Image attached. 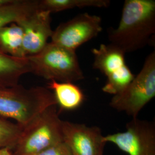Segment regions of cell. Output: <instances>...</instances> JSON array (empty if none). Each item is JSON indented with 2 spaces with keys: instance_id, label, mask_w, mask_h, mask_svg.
I'll list each match as a JSON object with an SVG mask.
<instances>
[{
  "instance_id": "cell-1",
  "label": "cell",
  "mask_w": 155,
  "mask_h": 155,
  "mask_svg": "<svg viewBox=\"0 0 155 155\" xmlns=\"http://www.w3.org/2000/svg\"><path fill=\"white\" fill-rule=\"evenodd\" d=\"M155 34V0H126L119 24L109 30L108 39L126 54L150 45Z\"/></svg>"
},
{
  "instance_id": "cell-2",
  "label": "cell",
  "mask_w": 155,
  "mask_h": 155,
  "mask_svg": "<svg viewBox=\"0 0 155 155\" xmlns=\"http://www.w3.org/2000/svg\"><path fill=\"white\" fill-rule=\"evenodd\" d=\"M57 105L53 93L43 86L27 88L21 84L0 88V115L23 128L41 113Z\"/></svg>"
},
{
  "instance_id": "cell-3",
  "label": "cell",
  "mask_w": 155,
  "mask_h": 155,
  "mask_svg": "<svg viewBox=\"0 0 155 155\" xmlns=\"http://www.w3.org/2000/svg\"><path fill=\"white\" fill-rule=\"evenodd\" d=\"M27 57L30 73L48 82L74 83L84 78L76 51L50 42L39 53Z\"/></svg>"
},
{
  "instance_id": "cell-4",
  "label": "cell",
  "mask_w": 155,
  "mask_h": 155,
  "mask_svg": "<svg viewBox=\"0 0 155 155\" xmlns=\"http://www.w3.org/2000/svg\"><path fill=\"white\" fill-rule=\"evenodd\" d=\"M59 113L56 105L50 106L23 127L13 155H36L63 142V120Z\"/></svg>"
},
{
  "instance_id": "cell-5",
  "label": "cell",
  "mask_w": 155,
  "mask_h": 155,
  "mask_svg": "<svg viewBox=\"0 0 155 155\" xmlns=\"http://www.w3.org/2000/svg\"><path fill=\"white\" fill-rule=\"evenodd\" d=\"M155 96V52L148 56L139 74L122 92L113 95L109 105L132 118Z\"/></svg>"
},
{
  "instance_id": "cell-6",
  "label": "cell",
  "mask_w": 155,
  "mask_h": 155,
  "mask_svg": "<svg viewBox=\"0 0 155 155\" xmlns=\"http://www.w3.org/2000/svg\"><path fill=\"white\" fill-rule=\"evenodd\" d=\"M91 52L94 56L93 68L107 79L102 91L113 95L122 92L135 76L126 64L125 54L111 44H101Z\"/></svg>"
},
{
  "instance_id": "cell-7",
  "label": "cell",
  "mask_w": 155,
  "mask_h": 155,
  "mask_svg": "<svg viewBox=\"0 0 155 155\" xmlns=\"http://www.w3.org/2000/svg\"><path fill=\"white\" fill-rule=\"evenodd\" d=\"M106 143L114 144L129 155H155V124L153 121L132 120L126 130L104 136Z\"/></svg>"
},
{
  "instance_id": "cell-8",
  "label": "cell",
  "mask_w": 155,
  "mask_h": 155,
  "mask_svg": "<svg viewBox=\"0 0 155 155\" xmlns=\"http://www.w3.org/2000/svg\"><path fill=\"white\" fill-rule=\"evenodd\" d=\"M101 17L84 13L61 24L54 31L51 43L76 51L102 31Z\"/></svg>"
},
{
  "instance_id": "cell-9",
  "label": "cell",
  "mask_w": 155,
  "mask_h": 155,
  "mask_svg": "<svg viewBox=\"0 0 155 155\" xmlns=\"http://www.w3.org/2000/svg\"><path fill=\"white\" fill-rule=\"evenodd\" d=\"M62 130L71 155H104L106 143L100 127L62 121Z\"/></svg>"
},
{
  "instance_id": "cell-10",
  "label": "cell",
  "mask_w": 155,
  "mask_h": 155,
  "mask_svg": "<svg viewBox=\"0 0 155 155\" xmlns=\"http://www.w3.org/2000/svg\"><path fill=\"white\" fill-rule=\"evenodd\" d=\"M49 12L38 9L16 24L23 31V50L25 56L35 55L48 43L54 31Z\"/></svg>"
},
{
  "instance_id": "cell-11",
  "label": "cell",
  "mask_w": 155,
  "mask_h": 155,
  "mask_svg": "<svg viewBox=\"0 0 155 155\" xmlns=\"http://www.w3.org/2000/svg\"><path fill=\"white\" fill-rule=\"evenodd\" d=\"M30 72L27 56H12L0 48V88L16 86L19 84L20 78Z\"/></svg>"
},
{
  "instance_id": "cell-12",
  "label": "cell",
  "mask_w": 155,
  "mask_h": 155,
  "mask_svg": "<svg viewBox=\"0 0 155 155\" xmlns=\"http://www.w3.org/2000/svg\"><path fill=\"white\" fill-rule=\"evenodd\" d=\"M47 88L54 95L56 104L61 110H74L79 107L84 100L82 90L71 82H60L51 81L48 82Z\"/></svg>"
},
{
  "instance_id": "cell-13",
  "label": "cell",
  "mask_w": 155,
  "mask_h": 155,
  "mask_svg": "<svg viewBox=\"0 0 155 155\" xmlns=\"http://www.w3.org/2000/svg\"><path fill=\"white\" fill-rule=\"evenodd\" d=\"M38 9L39 0H13L0 8V27L17 23Z\"/></svg>"
},
{
  "instance_id": "cell-14",
  "label": "cell",
  "mask_w": 155,
  "mask_h": 155,
  "mask_svg": "<svg viewBox=\"0 0 155 155\" xmlns=\"http://www.w3.org/2000/svg\"><path fill=\"white\" fill-rule=\"evenodd\" d=\"M0 48L9 55L23 58V31L16 23L0 27Z\"/></svg>"
},
{
  "instance_id": "cell-15",
  "label": "cell",
  "mask_w": 155,
  "mask_h": 155,
  "mask_svg": "<svg viewBox=\"0 0 155 155\" xmlns=\"http://www.w3.org/2000/svg\"><path fill=\"white\" fill-rule=\"evenodd\" d=\"M110 4L109 0H39V9L51 14L76 8H107Z\"/></svg>"
},
{
  "instance_id": "cell-16",
  "label": "cell",
  "mask_w": 155,
  "mask_h": 155,
  "mask_svg": "<svg viewBox=\"0 0 155 155\" xmlns=\"http://www.w3.org/2000/svg\"><path fill=\"white\" fill-rule=\"evenodd\" d=\"M22 129L16 122L0 115V150L5 148L14 150Z\"/></svg>"
},
{
  "instance_id": "cell-17",
  "label": "cell",
  "mask_w": 155,
  "mask_h": 155,
  "mask_svg": "<svg viewBox=\"0 0 155 155\" xmlns=\"http://www.w3.org/2000/svg\"><path fill=\"white\" fill-rule=\"evenodd\" d=\"M35 155H71V153L63 141Z\"/></svg>"
},
{
  "instance_id": "cell-18",
  "label": "cell",
  "mask_w": 155,
  "mask_h": 155,
  "mask_svg": "<svg viewBox=\"0 0 155 155\" xmlns=\"http://www.w3.org/2000/svg\"><path fill=\"white\" fill-rule=\"evenodd\" d=\"M0 155H13V150L7 148L1 149Z\"/></svg>"
},
{
  "instance_id": "cell-19",
  "label": "cell",
  "mask_w": 155,
  "mask_h": 155,
  "mask_svg": "<svg viewBox=\"0 0 155 155\" xmlns=\"http://www.w3.org/2000/svg\"><path fill=\"white\" fill-rule=\"evenodd\" d=\"M13 0H0V8L11 3Z\"/></svg>"
}]
</instances>
